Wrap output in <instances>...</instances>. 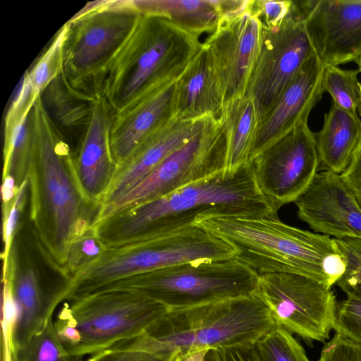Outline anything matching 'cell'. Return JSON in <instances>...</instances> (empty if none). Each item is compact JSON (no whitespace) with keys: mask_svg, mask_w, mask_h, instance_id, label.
<instances>
[{"mask_svg":"<svg viewBox=\"0 0 361 361\" xmlns=\"http://www.w3.org/2000/svg\"><path fill=\"white\" fill-rule=\"evenodd\" d=\"M254 293L278 326L309 343L329 338L337 305L331 288L300 274L271 273L259 275Z\"/></svg>","mask_w":361,"mask_h":361,"instance_id":"11","label":"cell"},{"mask_svg":"<svg viewBox=\"0 0 361 361\" xmlns=\"http://www.w3.org/2000/svg\"><path fill=\"white\" fill-rule=\"evenodd\" d=\"M359 70H344L338 66L327 67L323 75L324 92H327L332 102L353 113L361 108V82Z\"/></svg>","mask_w":361,"mask_h":361,"instance_id":"29","label":"cell"},{"mask_svg":"<svg viewBox=\"0 0 361 361\" xmlns=\"http://www.w3.org/2000/svg\"><path fill=\"white\" fill-rule=\"evenodd\" d=\"M2 276L7 279L16 307V318L9 337L5 340L10 352L23 345L51 318L57 306L65 299L64 284L49 285L42 280L29 260L19 263L13 245Z\"/></svg>","mask_w":361,"mask_h":361,"instance_id":"16","label":"cell"},{"mask_svg":"<svg viewBox=\"0 0 361 361\" xmlns=\"http://www.w3.org/2000/svg\"><path fill=\"white\" fill-rule=\"evenodd\" d=\"M262 195L277 212L309 186L319 165L315 135L302 123L280 137L250 162Z\"/></svg>","mask_w":361,"mask_h":361,"instance_id":"13","label":"cell"},{"mask_svg":"<svg viewBox=\"0 0 361 361\" xmlns=\"http://www.w3.org/2000/svg\"><path fill=\"white\" fill-rule=\"evenodd\" d=\"M177 357H170L142 349L117 345L91 355L87 361H175Z\"/></svg>","mask_w":361,"mask_h":361,"instance_id":"36","label":"cell"},{"mask_svg":"<svg viewBox=\"0 0 361 361\" xmlns=\"http://www.w3.org/2000/svg\"><path fill=\"white\" fill-rule=\"evenodd\" d=\"M6 361H87L71 355L61 340L51 318L15 350H6Z\"/></svg>","mask_w":361,"mask_h":361,"instance_id":"28","label":"cell"},{"mask_svg":"<svg viewBox=\"0 0 361 361\" xmlns=\"http://www.w3.org/2000/svg\"><path fill=\"white\" fill-rule=\"evenodd\" d=\"M293 202L298 217L315 233L361 239V211L341 174L317 173Z\"/></svg>","mask_w":361,"mask_h":361,"instance_id":"17","label":"cell"},{"mask_svg":"<svg viewBox=\"0 0 361 361\" xmlns=\"http://www.w3.org/2000/svg\"><path fill=\"white\" fill-rule=\"evenodd\" d=\"M314 54L301 2L293 1L290 13L281 24L262 28L259 54L245 94L255 105L259 123L304 63Z\"/></svg>","mask_w":361,"mask_h":361,"instance_id":"12","label":"cell"},{"mask_svg":"<svg viewBox=\"0 0 361 361\" xmlns=\"http://www.w3.org/2000/svg\"><path fill=\"white\" fill-rule=\"evenodd\" d=\"M37 95L24 74L4 118L2 180L19 188L27 180L32 145L30 111Z\"/></svg>","mask_w":361,"mask_h":361,"instance_id":"22","label":"cell"},{"mask_svg":"<svg viewBox=\"0 0 361 361\" xmlns=\"http://www.w3.org/2000/svg\"><path fill=\"white\" fill-rule=\"evenodd\" d=\"M30 118L32 145L27 175L30 219L41 252L64 279L70 250L92 226L99 209L85 197L75 157L40 96L31 109Z\"/></svg>","mask_w":361,"mask_h":361,"instance_id":"1","label":"cell"},{"mask_svg":"<svg viewBox=\"0 0 361 361\" xmlns=\"http://www.w3.org/2000/svg\"><path fill=\"white\" fill-rule=\"evenodd\" d=\"M319 164L326 171L341 174L361 143V119L334 102L315 134Z\"/></svg>","mask_w":361,"mask_h":361,"instance_id":"24","label":"cell"},{"mask_svg":"<svg viewBox=\"0 0 361 361\" xmlns=\"http://www.w3.org/2000/svg\"><path fill=\"white\" fill-rule=\"evenodd\" d=\"M106 247L91 226L72 245L66 265L64 279H68L96 259Z\"/></svg>","mask_w":361,"mask_h":361,"instance_id":"32","label":"cell"},{"mask_svg":"<svg viewBox=\"0 0 361 361\" xmlns=\"http://www.w3.org/2000/svg\"><path fill=\"white\" fill-rule=\"evenodd\" d=\"M252 348L259 361H310L293 334L279 326L262 336Z\"/></svg>","mask_w":361,"mask_h":361,"instance_id":"30","label":"cell"},{"mask_svg":"<svg viewBox=\"0 0 361 361\" xmlns=\"http://www.w3.org/2000/svg\"><path fill=\"white\" fill-rule=\"evenodd\" d=\"M358 66V70L361 72V55L355 62Z\"/></svg>","mask_w":361,"mask_h":361,"instance_id":"43","label":"cell"},{"mask_svg":"<svg viewBox=\"0 0 361 361\" xmlns=\"http://www.w3.org/2000/svg\"><path fill=\"white\" fill-rule=\"evenodd\" d=\"M293 1L253 0L251 13L259 21L262 28H271L281 24L288 16Z\"/></svg>","mask_w":361,"mask_h":361,"instance_id":"37","label":"cell"},{"mask_svg":"<svg viewBox=\"0 0 361 361\" xmlns=\"http://www.w3.org/2000/svg\"><path fill=\"white\" fill-rule=\"evenodd\" d=\"M204 361H217L215 353L213 349L207 350Z\"/></svg>","mask_w":361,"mask_h":361,"instance_id":"42","label":"cell"},{"mask_svg":"<svg viewBox=\"0 0 361 361\" xmlns=\"http://www.w3.org/2000/svg\"><path fill=\"white\" fill-rule=\"evenodd\" d=\"M193 226L226 243L234 258L258 275L300 274L331 288L345 269V257L334 238L288 225L277 213L212 217Z\"/></svg>","mask_w":361,"mask_h":361,"instance_id":"3","label":"cell"},{"mask_svg":"<svg viewBox=\"0 0 361 361\" xmlns=\"http://www.w3.org/2000/svg\"><path fill=\"white\" fill-rule=\"evenodd\" d=\"M224 102L207 49L202 44L176 80V118L196 121L219 118Z\"/></svg>","mask_w":361,"mask_h":361,"instance_id":"23","label":"cell"},{"mask_svg":"<svg viewBox=\"0 0 361 361\" xmlns=\"http://www.w3.org/2000/svg\"><path fill=\"white\" fill-rule=\"evenodd\" d=\"M255 293L195 307L169 310L155 328L160 345L180 357L198 350L252 345L277 326Z\"/></svg>","mask_w":361,"mask_h":361,"instance_id":"7","label":"cell"},{"mask_svg":"<svg viewBox=\"0 0 361 361\" xmlns=\"http://www.w3.org/2000/svg\"><path fill=\"white\" fill-rule=\"evenodd\" d=\"M253 0H217L221 20L235 18L250 11Z\"/></svg>","mask_w":361,"mask_h":361,"instance_id":"40","label":"cell"},{"mask_svg":"<svg viewBox=\"0 0 361 361\" xmlns=\"http://www.w3.org/2000/svg\"><path fill=\"white\" fill-rule=\"evenodd\" d=\"M217 361H259L252 345L213 349Z\"/></svg>","mask_w":361,"mask_h":361,"instance_id":"39","label":"cell"},{"mask_svg":"<svg viewBox=\"0 0 361 361\" xmlns=\"http://www.w3.org/2000/svg\"><path fill=\"white\" fill-rule=\"evenodd\" d=\"M203 118L187 121L174 118L147 137L118 166L100 208L112 204L145 178L166 157L194 135Z\"/></svg>","mask_w":361,"mask_h":361,"instance_id":"20","label":"cell"},{"mask_svg":"<svg viewBox=\"0 0 361 361\" xmlns=\"http://www.w3.org/2000/svg\"><path fill=\"white\" fill-rule=\"evenodd\" d=\"M258 276L235 258L192 262L131 276L96 292L127 290L159 302L169 310H184L251 294L256 289Z\"/></svg>","mask_w":361,"mask_h":361,"instance_id":"8","label":"cell"},{"mask_svg":"<svg viewBox=\"0 0 361 361\" xmlns=\"http://www.w3.org/2000/svg\"><path fill=\"white\" fill-rule=\"evenodd\" d=\"M68 301L59 312L55 327L68 352L84 357L143 335L169 312L159 302L123 290Z\"/></svg>","mask_w":361,"mask_h":361,"instance_id":"6","label":"cell"},{"mask_svg":"<svg viewBox=\"0 0 361 361\" xmlns=\"http://www.w3.org/2000/svg\"><path fill=\"white\" fill-rule=\"evenodd\" d=\"M176 80L115 114L110 131L113 157L121 166L147 137L176 118Z\"/></svg>","mask_w":361,"mask_h":361,"instance_id":"21","label":"cell"},{"mask_svg":"<svg viewBox=\"0 0 361 361\" xmlns=\"http://www.w3.org/2000/svg\"><path fill=\"white\" fill-rule=\"evenodd\" d=\"M139 11L164 17L197 37L214 32L221 20L217 0H136Z\"/></svg>","mask_w":361,"mask_h":361,"instance_id":"26","label":"cell"},{"mask_svg":"<svg viewBox=\"0 0 361 361\" xmlns=\"http://www.w3.org/2000/svg\"><path fill=\"white\" fill-rule=\"evenodd\" d=\"M262 27L250 11L220 20L203 46L207 49L224 104L245 96L259 54Z\"/></svg>","mask_w":361,"mask_h":361,"instance_id":"14","label":"cell"},{"mask_svg":"<svg viewBox=\"0 0 361 361\" xmlns=\"http://www.w3.org/2000/svg\"><path fill=\"white\" fill-rule=\"evenodd\" d=\"M140 13L135 1H97L66 22L63 74L72 88L92 97L101 94L106 65Z\"/></svg>","mask_w":361,"mask_h":361,"instance_id":"9","label":"cell"},{"mask_svg":"<svg viewBox=\"0 0 361 361\" xmlns=\"http://www.w3.org/2000/svg\"><path fill=\"white\" fill-rule=\"evenodd\" d=\"M219 121L226 142L224 172L233 173L250 163L259 125L257 111L250 98L237 97L223 104Z\"/></svg>","mask_w":361,"mask_h":361,"instance_id":"25","label":"cell"},{"mask_svg":"<svg viewBox=\"0 0 361 361\" xmlns=\"http://www.w3.org/2000/svg\"><path fill=\"white\" fill-rule=\"evenodd\" d=\"M305 28L326 69L361 55V0L302 1Z\"/></svg>","mask_w":361,"mask_h":361,"instance_id":"15","label":"cell"},{"mask_svg":"<svg viewBox=\"0 0 361 361\" xmlns=\"http://www.w3.org/2000/svg\"><path fill=\"white\" fill-rule=\"evenodd\" d=\"M115 113L102 94L92 102L89 123L75 157V166L81 188L87 199L100 208L118 166L110 145V131Z\"/></svg>","mask_w":361,"mask_h":361,"instance_id":"19","label":"cell"},{"mask_svg":"<svg viewBox=\"0 0 361 361\" xmlns=\"http://www.w3.org/2000/svg\"><path fill=\"white\" fill-rule=\"evenodd\" d=\"M334 330L361 345V293H348L337 302Z\"/></svg>","mask_w":361,"mask_h":361,"instance_id":"34","label":"cell"},{"mask_svg":"<svg viewBox=\"0 0 361 361\" xmlns=\"http://www.w3.org/2000/svg\"><path fill=\"white\" fill-rule=\"evenodd\" d=\"M358 112L360 113V116H361V108H360V109L359 110V111H358Z\"/></svg>","mask_w":361,"mask_h":361,"instance_id":"44","label":"cell"},{"mask_svg":"<svg viewBox=\"0 0 361 361\" xmlns=\"http://www.w3.org/2000/svg\"><path fill=\"white\" fill-rule=\"evenodd\" d=\"M68 30L66 23L56 33L46 50L25 73L37 95L63 71V44Z\"/></svg>","mask_w":361,"mask_h":361,"instance_id":"31","label":"cell"},{"mask_svg":"<svg viewBox=\"0 0 361 361\" xmlns=\"http://www.w3.org/2000/svg\"><path fill=\"white\" fill-rule=\"evenodd\" d=\"M207 350H198L185 356H178L175 361H204Z\"/></svg>","mask_w":361,"mask_h":361,"instance_id":"41","label":"cell"},{"mask_svg":"<svg viewBox=\"0 0 361 361\" xmlns=\"http://www.w3.org/2000/svg\"><path fill=\"white\" fill-rule=\"evenodd\" d=\"M94 97L72 88L65 79L63 71L40 94L45 110L60 130L61 128L85 130L90 120Z\"/></svg>","mask_w":361,"mask_h":361,"instance_id":"27","label":"cell"},{"mask_svg":"<svg viewBox=\"0 0 361 361\" xmlns=\"http://www.w3.org/2000/svg\"><path fill=\"white\" fill-rule=\"evenodd\" d=\"M325 68L316 54L310 57L260 121L250 163L264 149L302 123L324 92Z\"/></svg>","mask_w":361,"mask_h":361,"instance_id":"18","label":"cell"},{"mask_svg":"<svg viewBox=\"0 0 361 361\" xmlns=\"http://www.w3.org/2000/svg\"><path fill=\"white\" fill-rule=\"evenodd\" d=\"M276 212L257 188L251 163L219 171L168 195L121 211L93 226L106 247L171 234L220 216Z\"/></svg>","mask_w":361,"mask_h":361,"instance_id":"2","label":"cell"},{"mask_svg":"<svg viewBox=\"0 0 361 361\" xmlns=\"http://www.w3.org/2000/svg\"><path fill=\"white\" fill-rule=\"evenodd\" d=\"M226 152V137L219 119L204 118L194 135L166 157L145 178L112 204L101 207L94 225L121 211L224 171Z\"/></svg>","mask_w":361,"mask_h":361,"instance_id":"10","label":"cell"},{"mask_svg":"<svg viewBox=\"0 0 361 361\" xmlns=\"http://www.w3.org/2000/svg\"><path fill=\"white\" fill-rule=\"evenodd\" d=\"M202 44L168 19L140 13L106 65L101 86L115 114L177 80Z\"/></svg>","mask_w":361,"mask_h":361,"instance_id":"4","label":"cell"},{"mask_svg":"<svg viewBox=\"0 0 361 361\" xmlns=\"http://www.w3.org/2000/svg\"><path fill=\"white\" fill-rule=\"evenodd\" d=\"M28 188L27 179L20 186L10 200L2 202V238L4 249L1 254L3 266L8 264L13 246V240L25 206Z\"/></svg>","mask_w":361,"mask_h":361,"instance_id":"33","label":"cell"},{"mask_svg":"<svg viewBox=\"0 0 361 361\" xmlns=\"http://www.w3.org/2000/svg\"><path fill=\"white\" fill-rule=\"evenodd\" d=\"M361 211V143L347 169L341 174Z\"/></svg>","mask_w":361,"mask_h":361,"instance_id":"38","label":"cell"},{"mask_svg":"<svg viewBox=\"0 0 361 361\" xmlns=\"http://www.w3.org/2000/svg\"><path fill=\"white\" fill-rule=\"evenodd\" d=\"M345 259V269L337 285L345 293H361V239H335Z\"/></svg>","mask_w":361,"mask_h":361,"instance_id":"35","label":"cell"},{"mask_svg":"<svg viewBox=\"0 0 361 361\" xmlns=\"http://www.w3.org/2000/svg\"><path fill=\"white\" fill-rule=\"evenodd\" d=\"M233 248L192 226L149 239L106 247L94 262L65 280L66 300L97 291L118 280L183 263L234 258Z\"/></svg>","mask_w":361,"mask_h":361,"instance_id":"5","label":"cell"}]
</instances>
